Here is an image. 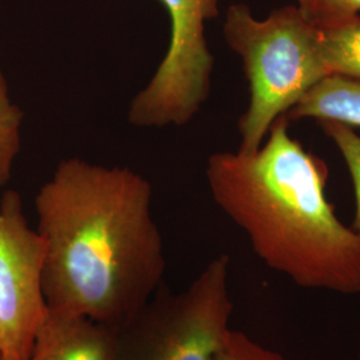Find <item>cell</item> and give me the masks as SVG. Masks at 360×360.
I'll list each match as a JSON object with an SVG mask.
<instances>
[{
    "instance_id": "6da1fadb",
    "label": "cell",
    "mask_w": 360,
    "mask_h": 360,
    "mask_svg": "<svg viewBox=\"0 0 360 360\" xmlns=\"http://www.w3.org/2000/svg\"><path fill=\"white\" fill-rule=\"evenodd\" d=\"M153 186L127 167L77 156L35 196L47 307L122 330L159 291L167 262Z\"/></svg>"
},
{
    "instance_id": "7a4b0ae2",
    "label": "cell",
    "mask_w": 360,
    "mask_h": 360,
    "mask_svg": "<svg viewBox=\"0 0 360 360\" xmlns=\"http://www.w3.org/2000/svg\"><path fill=\"white\" fill-rule=\"evenodd\" d=\"M281 116L252 154L217 153L206 178L220 210L257 257L297 287L360 294V235L326 196L328 167L290 136Z\"/></svg>"
},
{
    "instance_id": "3957f363",
    "label": "cell",
    "mask_w": 360,
    "mask_h": 360,
    "mask_svg": "<svg viewBox=\"0 0 360 360\" xmlns=\"http://www.w3.org/2000/svg\"><path fill=\"white\" fill-rule=\"evenodd\" d=\"M227 46L243 65L250 102L238 122L239 153L260 148L272 124L300 98L330 77L322 51V30L296 6H283L257 19L245 3L229 6L223 23Z\"/></svg>"
},
{
    "instance_id": "277c9868",
    "label": "cell",
    "mask_w": 360,
    "mask_h": 360,
    "mask_svg": "<svg viewBox=\"0 0 360 360\" xmlns=\"http://www.w3.org/2000/svg\"><path fill=\"white\" fill-rule=\"evenodd\" d=\"M229 269L220 255L181 292L158 291L120 330L117 360H215L231 331Z\"/></svg>"
},
{
    "instance_id": "5b68a950",
    "label": "cell",
    "mask_w": 360,
    "mask_h": 360,
    "mask_svg": "<svg viewBox=\"0 0 360 360\" xmlns=\"http://www.w3.org/2000/svg\"><path fill=\"white\" fill-rule=\"evenodd\" d=\"M159 1L169 18V43L154 75L129 103V122L141 129L188 124L212 84L215 59L205 30L219 15V0Z\"/></svg>"
},
{
    "instance_id": "8992f818",
    "label": "cell",
    "mask_w": 360,
    "mask_h": 360,
    "mask_svg": "<svg viewBox=\"0 0 360 360\" xmlns=\"http://www.w3.org/2000/svg\"><path fill=\"white\" fill-rule=\"evenodd\" d=\"M46 245L23 212L19 193L0 198V356L30 360L47 315Z\"/></svg>"
},
{
    "instance_id": "52a82bcc",
    "label": "cell",
    "mask_w": 360,
    "mask_h": 360,
    "mask_svg": "<svg viewBox=\"0 0 360 360\" xmlns=\"http://www.w3.org/2000/svg\"><path fill=\"white\" fill-rule=\"evenodd\" d=\"M120 331L87 316L47 309L30 360H117Z\"/></svg>"
},
{
    "instance_id": "ba28073f",
    "label": "cell",
    "mask_w": 360,
    "mask_h": 360,
    "mask_svg": "<svg viewBox=\"0 0 360 360\" xmlns=\"http://www.w3.org/2000/svg\"><path fill=\"white\" fill-rule=\"evenodd\" d=\"M283 116L290 123L314 117L360 127V80L340 75L323 77Z\"/></svg>"
},
{
    "instance_id": "9c48e42d",
    "label": "cell",
    "mask_w": 360,
    "mask_h": 360,
    "mask_svg": "<svg viewBox=\"0 0 360 360\" xmlns=\"http://www.w3.org/2000/svg\"><path fill=\"white\" fill-rule=\"evenodd\" d=\"M322 51L330 75L360 80V15L342 26L322 30Z\"/></svg>"
},
{
    "instance_id": "30bf717a",
    "label": "cell",
    "mask_w": 360,
    "mask_h": 360,
    "mask_svg": "<svg viewBox=\"0 0 360 360\" xmlns=\"http://www.w3.org/2000/svg\"><path fill=\"white\" fill-rule=\"evenodd\" d=\"M23 111L13 103L7 80L0 68V187L11 179L13 167L22 146Z\"/></svg>"
},
{
    "instance_id": "8fae6325",
    "label": "cell",
    "mask_w": 360,
    "mask_h": 360,
    "mask_svg": "<svg viewBox=\"0 0 360 360\" xmlns=\"http://www.w3.org/2000/svg\"><path fill=\"white\" fill-rule=\"evenodd\" d=\"M319 124L324 134L335 143L347 165L355 193V218L352 230L360 235V136L352 127L339 122L323 120Z\"/></svg>"
},
{
    "instance_id": "7c38bea8",
    "label": "cell",
    "mask_w": 360,
    "mask_h": 360,
    "mask_svg": "<svg viewBox=\"0 0 360 360\" xmlns=\"http://www.w3.org/2000/svg\"><path fill=\"white\" fill-rule=\"evenodd\" d=\"M296 7L312 26L328 30L360 15V0H295Z\"/></svg>"
},
{
    "instance_id": "4fadbf2b",
    "label": "cell",
    "mask_w": 360,
    "mask_h": 360,
    "mask_svg": "<svg viewBox=\"0 0 360 360\" xmlns=\"http://www.w3.org/2000/svg\"><path fill=\"white\" fill-rule=\"evenodd\" d=\"M215 360H287L278 351L259 345L250 336L230 331Z\"/></svg>"
},
{
    "instance_id": "5bb4252c",
    "label": "cell",
    "mask_w": 360,
    "mask_h": 360,
    "mask_svg": "<svg viewBox=\"0 0 360 360\" xmlns=\"http://www.w3.org/2000/svg\"><path fill=\"white\" fill-rule=\"evenodd\" d=\"M0 360H13V359H6V358H1V356H0Z\"/></svg>"
},
{
    "instance_id": "9a60e30c",
    "label": "cell",
    "mask_w": 360,
    "mask_h": 360,
    "mask_svg": "<svg viewBox=\"0 0 360 360\" xmlns=\"http://www.w3.org/2000/svg\"><path fill=\"white\" fill-rule=\"evenodd\" d=\"M358 360H360V352H359V358H358Z\"/></svg>"
}]
</instances>
